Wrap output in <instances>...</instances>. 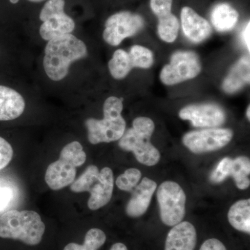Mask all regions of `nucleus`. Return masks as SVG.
I'll return each mask as SVG.
<instances>
[{
	"instance_id": "f257e3e1",
	"label": "nucleus",
	"mask_w": 250,
	"mask_h": 250,
	"mask_svg": "<svg viewBox=\"0 0 250 250\" xmlns=\"http://www.w3.org/2000/svg\"><path fill=\"white\" fill-rule=\"evenodd\" d=\"M84 42L72 34L48 41L45 49L43 67L50 80L59 82L68 74L72 62L86 57Z\"/></svg>"
},
{
	"instance_id": "f03ea898",
	"label": "nucleus",
	"mask_w": 250,
	"mask_h": 250,
	"mask_svg": "<svg viewBox=\"0 0 250 250\" xmlns=\"http://www.w3.org/2000/svg\"><path fill=\"white\" fill-rule=\"evenodd\" d=\"M45 225L34 210H10L0 217V238L37 246L42 241Z\"/></svg>"
},
{
	"instance_id": "7ed1b4c3",
	"label": "nucleus",
	"mask_w": 250,
	"mask_h": 250,
	"mask_svg": "<svg viewBox=\"0 0 250 250\" xmlns=\"http://www.w3.org/2000/svg\"><path fill=\"white\" fill-rule=\"evenodd\" d=\"M154 128V122L150 118H136L133 122V127L125 131L120 139V147L134 153L137 161L143 165H156L160 161L161 154L150 142Z\"/></svg>"
},
{
	"instance_id": "20e7f679",
	"label": "nucleus",
	"mask_w": 250,
	"mask_h": 250,
	"mask_svg": "<svg viewBox=\"0 0 250 250\" xmlns=\"http://www.w3.org/2000/svg\"><path fill=\"white\" fill-rule=\"evenodd\" d=\"M123 100L110 97L104 104V118H89L85 122L88 129V141L92 144L111 143L121 139L126 128V122L122 116Z\"/></svg>"
},
{
	"instance_id": "39448f33",
	"label": "nucleus",
	"mask_w": 250,
	"mask_h": 250,
	"mask_svg": "<svg viewBox=\"0 0 250 250\" xmlns=\"http://www.w3.org/2000/svg\"><path fill=\"white\" fill-rule=\"evenodd\" d=\"M113 171L108 167L99 171L98 167L91 165L70 186L74 192H89L88 207L90 210H98L107 205L113 195Z\"/></svg>"
},
{
	"instance_id": "423d86ee",
	"label": "nucleus",
	"mask_w": 250,
	"mask_h": 250,
	"mask_svg": "<svg viewBox=\"0 0 250 250\" xmlns=\"http://www.w3.org/2000/svg\"><path fill=\"white\" fill-rule=\"evenodd\" d=\"M86 154L81 143H69L62 148L59 160L52 163L45 172V182L52 190H59L75 182L77 167L83 165Z\"/></svg>"
},
{
	"instance_id": "0eeeda50",
	"label": "nucleus",
	"mask_w": 250,
	"mask_h": 250,
	"mask_svg": "<svg viewBox=\"0 0 250 250\" xmlns=\"http://www.w3.org/2000/svg\"><path fill=\"white\" fill-rule=\"evenodd\" d=\"M156 196L163 223L173 227L182 222L186 215L187 197L178 184L170 181L164 182L157 189Z\"/></svg>"
},
{
	"instance_id": "6e6552de",
	"label": "nucleus",
	"mask_w": 250,
	"mask_h": 250,
	"mask_svg": "<svg viewBox=\"0 0 250 250\" xmlns=\"http://www.w3.org/2000/svg\"><path fill=\"white\" fill-rule=\"evenodd\" d=\"M64 0H48L40 13L43 23L40 27L41 37L45 41L70 34L75 27L72 18L64 12Z\"/></svg>"
},
{
	"instance_id": "1a4fd4ad",
	"label": "nucleus",
	"mask_w": 250,
	"mask_h": 250,
	"mask_svg": "<svg viewBox=\"0 0 250 250\" xmlns=\"http://www.w3.org/2000/svg\"><path fill=\"white\" fill-rule=\"evenodd\" d=\"M201 70V62L196 54L179 51L172 54L170 63L163 67L160 79L164 84H177L195 78Z\"/></svg>"
},
{
	"instance_id": "9d476101",
	"label": "nucleus",
	"mask_w": 250,
	"mask_h": 250,
	"mask_svg": "<svg viewBox=\"0 0 250 250\" xmlns=\"http://www.w3.org/2000/svg\"><path fill=\"white\" fill-rule=\"evenodd\" d=\"M145 21L139 14L121 11L112 15L105 23L104 40L112 46H117L128 37L134 36L144 27Z\"/></svg>"
},
{
	"instance_id": "9b49d317",
	"label": "nucleus",
	"mask_w": 250,
	"mask_h": 250,
	"mask_svg": "<svg viewBox=\"0 0 250 250\" xmlns=\"http://www.w3.org/2000/svg\"><path fill=\"white\" fill-rule=\"evenodd\" d=\"M233 137V131L229 129L211 128L193 131L184 135L182 142L192 153L213 152L226 146Z\"/></svg>"
},
{
	"instance_id": "f8f14e48",
	"label": "nucleus",
	"mask_w": 250,
	"mask_h": 250,
	"mask_svg": "<svg viewBox=\"0 0 250 250\" xmlns=\"http://www.w3.org/2000/svg\"><path fill=\"white\" fill-rule=\"evenodd\" d=\"M179 115L181 119L191 122L195 127H216L226 120L223 108L213 104L190 105L182 108Z\"/></svg>"
},
{
	"instance_id": "ddd939ff",
	"label": "nucleus",
	"mask_w": 250,
	"mask_h": 250,
	"mask_svg": "<svg viewBox=\"0 0 250 250\" xmlns=\"http://www.w3.org/2000/svg\"><path fill=\"white\" fill-rule=\"evenodd\" d=\"M156 188L157 184L154 181L147 177L143 178L141 183L134 188L132 196L126 205V214L131 218L142 216L150 205Z\"/></svg>"
},
{
	"instance_id": "4468645a",
	"label": "nucleus",
	"mask_w": 250,
	"mask_h": 250,
	"mask_svg": "<svg viewBox=\"0 0 250 250\" xmlns=\"http://www.w3.org/2000/svg\"><path fill=\"white\" fill-rule=\"evenodd\" d=\"M197 231L189 222H181L174 225L167 233L164 250H195Z\"/></svg>"
},
{
	"instance_id": "2eb2a0df",
	"label": "nucleus",
	"mask_w": 250,
	"mask_h": 250,
	"mask_svg": "<svg viewBox=\"0 0 250 250\" xmlns=\"http://www.w3.org/2000/svg\"><path fill=\"white\" fill-rule=\"evenodd\" d=\"M181 21L184 34L193 42L205 41L211 33V27L208 21L188 6L182 9Z\"/></svg>"
},
{
	"instance_id": "dca6fc26",
	"label": "nucleus",
	"mask_w": 250,
	"mask_h": 250,
	"mask_svg": "<svg viewBox=\"0 0 250 250\" xmlns=\"http://www.w3.org/2000/svg\"><path fill=\"white\" fill-rule=\"evenodd\" d=\"M25 109L22 95L9 87L0 85V121L16 119Z\"/></svg>"
},
{
	"instance_id": "f3484780",
	"label": "nucleus",
	"mask_w": 250,
	"mask_h": 250,
	"mask_svg": "<svg viewBox=\"0 0 250 250\" xmlns=\"http://www.w3.org/2000/svg\"><path fill=\"white\" fill-rule=\"evenodd\" d=\"M250 56H244L238 61L224 80L223 88L227 93L232 94L250 83Z\"/></svg>"
},
{
	"instance_id": "a211bd4d",
	"label": "nucleus",
	"mask_w": 250,
	"mask_h": 250,
	"mask_svg": "<svg viewBox=\"0 0 250 250\" xmlns=\"http://www.w3.org/2000/svg\"><path fill=\"white\" fill-rule=\"evenodd\" d=\"M238 11L227 3L215 5L210 16L213 27L220 32H226L233 29L238 22Z\"/></svg>"
},
{
	"instance_id": "6ab92c4d",
	"label": "nucleus",
	"mask_w": 250,
	"mask_h": 250,
	"mask_svg": "<svg viewBox=\"0 0 250 250\" xmlns=\"http://www.w3.org/2000/svg\"><path fill=\"white\" fill-rule=\"evenodd\" d=\"M228 220L235 229L250 233V200H241L233 204L228 212Z\"/></svg>"
},
{
	"instance_id": "aec40b11",
	"label": "nucleus",
	"mask_w": 250,
	"mask_h": 250,
	"mask_svg": "<svg viewBox=\"0 0 250 250\" xmlns=\"http://www.w3.org/2000/svg\"><path fill=\"white\" fill-rule=\"evenodd\" d=\"M250 161L247 156H238L231 159L229 169V177H232L238 188L245 190L250 185Z\"/></svg>"
},
{
	"instance_id": "412c9836",
	"label": "nucleus",
	"mask_w": 250,
	"mask_h": 250,
	"mask_svg": "<svg viewBox=\"0 0 250 250\" xmlns=\"http://www.w3.org/2000/svg\"><path fill=\"white\" fill-rule=\"evenodd\" d=\"M133 68L129 53L123 49L116 50L108 62V69L111 75L116 80L125 78Z\"/></svg>"
},
{
	"instance_id": "4be33fe9",
	"label": "nucleus",
	"mask_w": 250,
	"mask_h": 250,
	"mask_svg": "<svg viewBox=\"0 0 250 250\" xmlns=\"http://www.w3.org/2000/svg\"><path fill=\"white\" fill-rule=\"evenodd\" d=\"M106 241V236L103 230L98 228L90 229L85 234L83 244L70 243L63 250H98Z\"/></svg>"
},
{
	"instance_id": "5701e85b",
	"label": "nucleus",
	"mask_w": 250,
	"mask_h": 250,
	"mask_svg": "<svg viewBox=\"0 0 250 250\" xmlns=\"http://www.w3.org/2000/svg\"><path fill=\"white\" fill-rule=\"evenodd\" d=\"M157 31L159 37L167 42H173L178 36L179 22L174 14H171L158 18Z\"/></svg>"
},
{
	"instance_id": "b1692460",
	"label": "nucleus",
	"mask_w": 250,
	"mask_h": 250,
	"mask_svg": "<svg viewBox=\"0 0 250 250\" xmlns=\"http://www.w3.org/2000/svg\"><path fill=\"white\" fill-rule=\"evenodd\" d=\"M129 53L133 67L147 69L154 62V56L149 49L141 45H134L130 49Z\"/></svg>"
},
{
	"instance_id": "393cba45",
	"label": "nucleus",
	"mask_w": 250,
	"mask_h": 250,
	"mask_svg": "<svg viewBox=\"0 0 250 250\" xmlns=\"http://www.w3.org/2000/svg\"><path fill=\"white\" fill-rule=\"evenodd\" d=\"M142 174L136 168L127 169L124 173L121 174L116 179V186L124 191H131L138 185Z\"/></svg>"
},
{
	"instance_id": "a878e982",
	"label": "nucleus",
	"mask_w": 250,
	"mask_h": 250,
	"mask_svg": "<svg viewBox=\"0 0 250 250\" xmlns=\"http://www.w3.org/2000/svg\"><path fill=\"white\" fill-rule=\"evenodd\" d=\"M231 160V158L225 157L219 162L218 166L210 175L209 180L212 184H220L228 178Z\"/></svg>"
},
{
	"instance_id": "bb28decb",
	"label": "nucleus",
	"mask_w": 250,
	"mask_h": 250,
	"mask_svg": "<svg viewBox=\"0 0 250 250\" xmlns=\"http://www.w3.org/2000/svg\"><path fill=\"white\" fill-rule=\"evenodd\" d=\"M173 0H151L150 7L158 18L167 16L172 13Z\"/></svg>"
},
{
	"instance_id": "cd10ccee",
	"label": "nucleus",
	"mask_w": 250,
	"mask_h": 250,
	"mask_svg": "<svg viewBox=\"0 0 250 250\" xmlns=\"http://www.w3.org/2000/svg\"><path fill=\"white\" fill-rule=\"evenodd\" d=\"M14 156V150L11 144L0 136V170L9 165Z\"/></svg>"
},
{
	"instance_id": "c85d7f7f",
	"label": "nucleus",
	"mask_w": 250,
	"mask_h": 250,
	"mask_svg": "<svg viewBox=\"0 0 250 250\" xmlns=\"http://www.w3.org/2000/svg\"><path fill=\"white\" fill-rule=\"evenodd\" d=\"M200 250H227V248L220 240L209 238L202 243Z\"/></svg>"
},
{
	"instance_id": "c756f323",
	"label": "nucleus",
	"mask_w": 250,
	"mask_h": 250,
	"mask_svg": "<svg viewBox=\"0 0 250 250\" xmlns=\"http://www.w3.org/2000/svg\"><path fill=\"white\" fill-rule=\"evenodd\" d=\"M12 191L7 188H0V210L4 209L12 198Z\"/></svg>"
},
{
	"instance_id": "7c9ffc66",
	"label": "nucleus",
	"mask_w": 250,
	"mask_h": 250,
	"mask_svg": "<svg viewBox=\"0 0 250 250\" xmlns=\"http://www.w3.org/2000/svg\"><path fill=\"white\" fill-rule=\"evenodd\" d=\"M250 22H248L247 24L244 31H243V40H244L245 43H246V47H248V51L250 49Z\"/></svg>"
},
{
	"instance_id": "2f4dec72",
	"label": "nucleus",
	"mask_w": 250,
	"mask_h": 250,
	"mask_svg": "<svg viewBox=\"0 0 250 250\" xmlns=\"http://www.w3.org/2000/svg\"><path fill=\"white\" fill-rule=\"evenodd\" d=\"M110 250H128L127 247L122 243H116L111 246Z\"/></svg>"
},
{
	"instance_id": "473e14b6",
	"label": "nucleus",
	"mask_w": 250,
	"mask_h": 250,
	"mask_svg": "<svg viewBox=\"0 0 250 250\" xmlns=\"http://www.w3.org/2000/svg\"><path fill=\"white\" fill-rule=\"evenodd\" d=\"M250 106H248V110H247V113H246V115H247V118H248V120H250Z\"/></svg>"
},
{
	"instance_id": "72a5a7b5",
	"label": "nucleus",
	"mask_w": 250,
	"mask_h": 250,
	"mask_svg": "<svg viewBox=\"0 0 250 250\" xmlns=\"http://www.w3.org/2000/svg\"><path fill=\"white\" fill-rule=\"evenodd\" d=\"M29 1H33V2H41V1H44V0H29Z\"/></svg>"
},
{
	"instance_id": "f704fd0d",
	"label": "nucleus",
	"mask_w": 250,
	"mask_h": 250,
	"mask_svg": "<svg viewBox=\"0 0 250 250\" xmlns=\"http://www.w3.org/2000/svg\"><path fill=\"white\" fill-rule=\"evenodd\" d=\"M10 1H11L12 4H16V3H18V1H19V0H10Z\"/></svg>"
}]
</instances>
